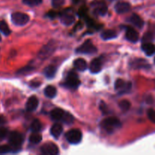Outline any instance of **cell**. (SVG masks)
<instances>
[{"label": "cell", "mask_w": 155, "mask_h": 155, "mask_svg": "<svg viewBox=\"0 0 155 155\" xmlns=\"http://www.w3.org/2000/svg\"><path fill=\"white\" fill-rule=\"evenodd\" d=\"M42 128V124L38 119H35L30 125V130L33 133H39Z\"/></svg>", "instance_id": "d4e9b609"}, {"label": "cell", "mask_w": 155, "mask_h": 155, "mask_svg": "<svg viewBox=\"0 0 155 155\" xmlns=\"http://www.w3.org/2000/svg\"><path fill=\"white\" fill-rule=\"evenodd\" d=\"M129 21H130V22L131 23V24H133V25L136 26L138 28L142 29L144 26V21L139 15H137V14H133V15L130 16Z\"/></svg>", "instance_id": "e0dca14e"}, {"label": "cell", "mask_w": 155, "mask_h": 155, "mask_svg": "<svg viewBox=\"0 0 155 155\" xmlns=\"http://www.w3.org/2000/svg\"><path fill=\"white\" fill-rule=\"evenodd\" d=\"M101 66H102V62H101V59L95 58L90 63L89 70H90L91 73H92V74H97V73L100 72L101 69Z\"/></svg>", "instance_id": "2e32d148"}, {"label": "cell", "mask_w": 155, "mask_h": 155, "mask_svg": "<svg viewBox=\"0 0 155 155\" xmlns=\"http://www.w3.org/2000/svg\"><path fill=\"white\" fill-rule=\"evenodd\" d=\"M34 69L33 68L30 66H27V67H24V68H21V69H19L18 71H17V74H25V73L27 72H30V71H32Z\"/></svg>", "instance_id": "e575fe53"}, {"label": "cell", "mask_w": 155, "mask_h": 155, "mask_svg": "<svg viewBox=\"0 0 155 155\" xmlns=\"http://www.w3.org/2000/svg\"><path fill=\"white\" fill-rule=\"evenodd\" d=\"M67 112L61 108H54L50 112V116L53 120L55 121H62L63 122L66 116Z\"/></svg>", "instance_id": "9c48e42d"}, {"label": "cell", "mask_w": 155, "mask_h": 155, "mask_svg": "<svg viewBox=\"0 0 155 155\" xmlns=\"http://www.w3.org/2000/svg\"><path fill=\"white\" fill-rule=\"evenodd\" d=\"M8 135V130L6 127H0V139H4Z\"/></svg>", "instance_id": "d6a6232c"}, {"label": "cell", "mask_w": 155, "mask_h": 155, "mask_svg": "<svg viewBox=\"0 0 155 155\" xmlns=\"http://www.w3.org/2000/svg\"><path fill=\"white\" fill-rule=\"evenodd\" d=\"M0 31L5 36H8L11 33L10 28L5 21H0Z\"/></svg>", "instance_id": "484cf974"}, {"label": "cell", "mask_w": 155, "mask_h": 155, "mask_svg": "<svg viewBox=\"0 0 155 155\" xmlns=\"http://www.w3.org/2000/svg\"><path fill=\"white\" fill-rule=\"evenodd\" d=\"M41 151L42 154L47 155H56L59 153L58 147L52 142L45 143L41 147Z\"/></svg>", "instance_id": "52a82bcc"}, {"label": "cell", "mask_w": 155, "mask_h": 155, "mask_svg": "<svg viewBox=\"0 0 155 155\" xmlns=\"http://www.w3.org/2000/svg\"><path fill=\"white\" fill-rule=\"evenodd\" d=\"M154 64H155V58H154Z\"/></svg>", "instance_id": "60d3db41"}, {"label": "cell", "mask_w": 155, "mask_h": 155, "mask_svg": "<svg viewBox=\"0 0 155 155\" xmlns=\"http://www.w3.org/2000/svg\"><path fill=\"white\" fill-rule=\"evenodd\" d=\"M74 66L77 71H84L87 68V63L83 58H77L74 61Z\"/></svg>", "instance_id": "44dd1931"}, {"label": "cell", "mask_w": 155, "mask_h": 155, "mask_svg": "<svg viewBox=\"0 0 155 155\" xmlns=\"http://www.w3.org/2000/svg\"><path fill=\"white\" fill-rule=\"evenodd\" d=\"M12 151H13V150H12V148L10 145H4L0 146V154H7V153L12 152Z\"/></svg>", "instance_id": "f546056e"}, {"label": "cell", "mask_w": 155, "mask_h": 155, "mask_svg": "<svg viewBox=\"0 0 155 155\" xmlns=\"http://www.w3.org/2000/svg\"><path fill=\"white\" fill-rule=\"evenodd\" d=\"M74 116H73V115H71L70 113H68V112H67L66 116H65L63 123H65V124H71L74 122Z\"/></svg>", "instance_id": "836d02e7"}, {"label": "cell", "mask_w": 155, "mask_h": 155, "mask_svg": "<svg viewBox=\"0 0 155 155\" xmlns=\"http://www.w3.org/2000/svg\"><path fill=\"white\" fill-rule=\"evenodd\" d=\"M148 117L152 123L155 124V110L149 109L148 110Z\"/></svg>", "instance_id": "d590c367"}, {"label": "cell", "mask_w": 155, "mask_h": 155, "mask_svg": "<svg viewBox=\"0 0 155 155\" xmlns=\"http://www.w3.org/2000/svg\"><path fill=\"white\" fill-rule=\"evenodd\" d=\"M23 142H24V136L21 133L14 131L9 134L8 143L12 148L13 151L21 149Z\"/></svg>", "instance_id": "7a4b0ae2"}, {"label": "cell", "mask_w": 155, "mask_h": 155, "mask_svg": "<svg viewBox=\"0 0 155 155\" xmlns=\"http://www.w3.org/2000/svg\"><path fill=\"white\" fill-rule=\"evenodd\" d=\"M154 39V34L151 32H148L144 35L142 38V43L143 42H151V41Z\"/></svg>", "instance_id": "4dcf8cb0"}, {"label": "cell", "mask_w": 155, "mask_h": 155, "mask_svg": "<svg viewBox=\"0 0 155 155\" xmlns=\"http://www.w3.org/2000/svg\"><path fill=\"white\" fill-rule=\"evenodd\" d=\"M60 18L62 24L66 26L71 25L75 21V16L70 11H65V12H62L60 16Z\"/></svg>", "instance_id": "ba28073f"}, {"label": "cell", "mask_w": 155, "mask_h": 155, "mask_svg": "<svg viewBox=\"0 0 155 155\" xmlns=\"http://www.w3.org/2000/svg\"><path fill=\"white\" fill-rule=\"evenodd\" d=\"M39 86H40V83H39V82H38V83H32L31 85H30V86L33 88H36Z\"/></svg>", "instance_id": "f35d334b"}, {"label": "cell", "mask_w": 155, "mask_h": 155, "mask_svg": "<svg viewBox=\"0 0 155 155\" xmlns=\"http://www.w3.org/2000/svg\"><path fill=\"white\" fill-rule=\"evenodd\" d=\"M95 12L99 15H104L107 12V7L105 3L102 2H97L95 4Z\"/></svg>", "instance_id": "ac0fdd59"}, {"label": "cell", "mask_w": 155, "mask_h": 155, "mask_svg": "<svg viewBox=\"0 0 155 155\" xmlns=\"http://www.w3.org/2000/svg\"><path fill=\"white\" fill-rule=\"evenodd\" d=\"M65 2V0H51V5L54 8H58L61 7Z\"/></svg>", "instance_id": "1f68e13d"}, {"label": "cell", "mask_w": 155, "mask_h": 155, "mask_svg": "<svg viewBox=\"0 0 155 155\" xmlns=\"http://www.w3.org/2000/svg\"><path fill=\"white\" fill-rule=\"evenodd\" d=\"M54 44H51V42H49L46 45H45L39 53V57L40 58V59H45V58L51 55L54 50Z\"/></svg>", "instance_id": "30bf717a"}, {"label": "cell", "mask_w": 155, "mask_h": 155, "mask_svg": "<svg viewBox=\"0 0 155 155\" xmlns=\"http://www.w3.org/2000/svg\"><path fill=\"white\" fill-rule=\"evenodd\" d=\"M66 139L71 144H78L81 142L83 134L78 129H73L69 130L65 135Z\"/></svg>", "instance_id": "277c9868"}, {"label": "cell", "mask_w": 155, "mask_h": 155, "mask_svg": "<svg viewBox=\"0 0 155 155\" xmlns=\"http://www.w3.org/2000/svg\"><path fill=\"white\" fill-rule=\"evenodd\" d=\"M57 72V68L54 65H49L44 69V74L47 78H53Z\"/></svg>", "instance_id": "7402d4cb"}, {"label": "cell", "mask_w": 155, "mask_h": 155, "mask_svg": "<svg viewBox=\"0 0 155 155\" xmlns=\"http://www.w3.org/2000/svg\"><path fill=\"white\" fill-rule=\"evenodd\" d=\"M6 122H7V120H6L5 117L3 115L0 114V126L4 125L6 124Z\"/></svg>", "instance_id": "74e56055"}, {"label": "cell", "mask_w": 155, "mask_h": 155, "mask_svg": "<svg viewBox=\"0 0 155 155\" xmlns=\"http://www.w3.org/2000/svg\"><path fill=\"white\" fill-rule=\"evenodd\" d=\"M101 126L104 128L107 133H112L117 129L121 127V123L117 118L113 117H110L101 122Z\"/></svg>", "instance_id": "6da1fadb"}, {"label": "cell", "mask_w": 155, "mask_h": 155, "mask_svg": "<svg viewBox=\"0 0 155 155\" xmlns=\"http://www.w3.org/2000/svg\"><path fill=\"white\" fill-rule=\"evenodd\" d=\"M119 107L123 111H127L131 107V103L127 100H123L119 103Z\"/></svg>", "instance_id": "83f0119b"}, {"label": "cell", "mask_w": 155, "mask_h": 155, "mask_svg": "<svg viewBox=\"0 0 155 155\" xmlns=\"http://www.w3.org/2000/svg\"><path fill=\"white\" fill-rule=\"evenodd\" d=\"M130 66L134 69H141V68H145V69H148V68H151L149 63L146 60L142 58L136 59L133 60V61L130 63Z\"/></svg>", "instance_id": "8fae6325"}, {"label": "cell", "mask_w": 155, "mask_h": 155, "mask_svg": "<svg viewBox=\"0 0 155 155\" xmlns=\"http://www.w3.org/2000/svg\"><path fill=\"white\" fill-rule=\"evenodd\" d=\"M44 93H45V96L48 97V98H54L56 96V94H57V89L54 86H48L45 87V90H44Z\"/></svg>", "instance_id": "603a6c76"}, {"label": "cell", "mask_w": 155, "mask_h": 155, "mask_svg": "<svg viewBox=\"0 0 155 155\" xmlns=\"http://www.w3.org/2000/svg\"><path fill=\"white\" fill-rule=\"evenodd\" d=\"M42 137L41 135L38 134L37 133H33V134L30 135L29 141L32 144H39L42 141Z\"/></svg>", "instance_id": "4316f807"}, {"label": "cell", "mask_w": 155, "mask_h": 155, "mask_svg": "<svg viewBox=\"0 0 155 155\" xmlns=\"http://www.w3.org/2000/svg\"><path fill=\"white\" fill-rule=\"evenodd\" d=\"M117 37V33L114 30H104L102 33H101V38L104 40H109V39H114Z\"/></svg>", "instance_id": "cb8c5ba5"}, {"label": "cell", "mask_w": 155, "mask_h": 155, "mask_svg": "<svg viewBox=\"0 0 155 155\" xmlns=\"http://www.w3.org/2000/svg\"><path fill=\"white\" fill-rule=\"evenodd\" d=\"M132 84L130 83H126L122 79H118L115 82L114 87L117 90H120V92H126L131 89Z\"/></svg>", "instance_id": "7c38bea8"}, {"label": "cell", "mask_w": 155, "mask_h": 155, "mask_svg": "<svg viewBox=\"0 0 155 155\" xmlns=\"http://www.w3.org/2000/svg\"><path fill=\"white\" fill-rule=\"evenodd\" d=\"M38 105H39V100H38L37 97L35 95H32L28 98L27 103H26V109L28 111L32 112L37 108Z\"/></svg>", "instance_id": "5bb4252c"}, {"label": "cell", "mask_w": 155, "mask_h": 155, "mask_svg": "<svg viewBox=\"0 0 155 155\" xmlns=\"http://www.w3.org/2000/svg\"><path fill=\"white\" fill-rule=\"evenodd\" d=\"M62 132H63V127H62L61 124H58V123L53 124L52 127H51V130H50L51 136L55 139H58L61 135Z\"/></svg>", "instance_id": "d6986e66"}, {"label": "cell", "mask_w": 155, "mask_h": 155, "mask_svg": "<svg viewBox=\"0 0 155 155\" xmlns=\"http://www.w3.org/2000/svg\"><path fill=\"white\" fill-rule=\"evenodd\" d=\"M96 51L97 48L93 45L90 39H87L76 50L77 53H81V54H94Z\"/></svg>", "instance_id": "8992f818"}, {"label": "cell", "mask_w": 155, "mask_h": 155, "mask_svg": "<svg viewBox=\"0 0 155 155\" xmlns=\"http://www.w3.org/2000/svg\"><path fill=\"white\" fill-rule=\"evenodd\" d=\"M22 2L26 5L30 6V7H33V6H36L40 5L42 2V0H23Z\"/></svg>", "instance_id": "f1b7e54d"}, {"label": "cell", "mask_w": 155, "mask_h": 155, "mask_svg": "<svg viewBox=\"0 0 155 155\" xmlns=\"http://www.w3.org/2000/svg\"><path fill=\"white\" fill-rule=\"evenodd\" d=\"M142 49L148 56H151L155 54V45L151 42H143L142 45Z\"/></svg>", "instance_id": "ffe728a7"}, {"label": "cell", "mask_w": 155, "mask_h": 155, "mask_svg": "<svg viewBox=\"0 0 155 155\" xmlns=\"http://www.w3.org/2000/svg\"><path fill=\"white\" fill-rule=\"evenodd\" d=\"M131 8V5L127 2H120L117 3L115 5V11L118 14H125L128 12Z\"/></svg>", "instance_id": "9a60e30c"}, {"label": "cell", "mask_w": 155, "mask_h": 155, "mask_svg": "<svg viewBox=\"0 0 155 155\" xmlns=\"http://www.w3.org/2000/svg\"><path fill=\"white\" fill-rule=\"evenodd\" d=\"M1 39H2V37H1V35H0V41H1Z\"/></svg>", "instance_id": "ab89813d"}, {"label": "cell", "mask_w": 155, "mask_h": 155, "mask_svg": "<svg viewBox=\"0 0 155 155\" xmlns=\"http://www.w3.org/2000/svg\"><path fill=\"white\" fill-rule=\"evenodd\" d=\"M126 38L128 41L131 42H136L139 40V33L132 27H127L126 31Z\"/></svg>", "instance_id": "4fadbf2b"}, {"label": "cell", "mask_w": 155, "mask_h": 155, "mask_svg": "<svg viewBox=\"0 0 155 155\" xmlns=\"http://www.w3.org/2000/svg\"><path fill=\"white\" fill-rule=\"evenodd\" d=\"M80 85V80L77 74L74 71H70L67 76L66 81L64 83L65 87L71 89H77Z\"/></svg>", "instance_id": "3957f363"}, {"label": "cell", "mask_w": 155, "mask_h": 155, "mask_svg": "<svg viewBox=\"0 0 155 155\" xmlns=\"http://www.w3.org/2000/svg\"><path fill=\"white\" fill-rule=\"evenodd\" d=\"M12 21L17 26H24L30 21V17L27 14L22 12H15L12 15Z\"/></svg>", "instance_id": "5b68a950"}, {"label": "cell", "mask_w": 155, "mask_h": 155, "mask_svg": "<svg viewBox=\"0 0 155 155\" xmlns=\"http://www.w3.org/2000/svg\"><path fill=\"white\" fill-rule=\"evenodd\" d=\"M100 110H101V112H102V113H104V114H106L108 113V110H107V107L104 101H101V103H100Z\"/></svg>", "instance_id": "8d00e7d4"}]
</instances>
